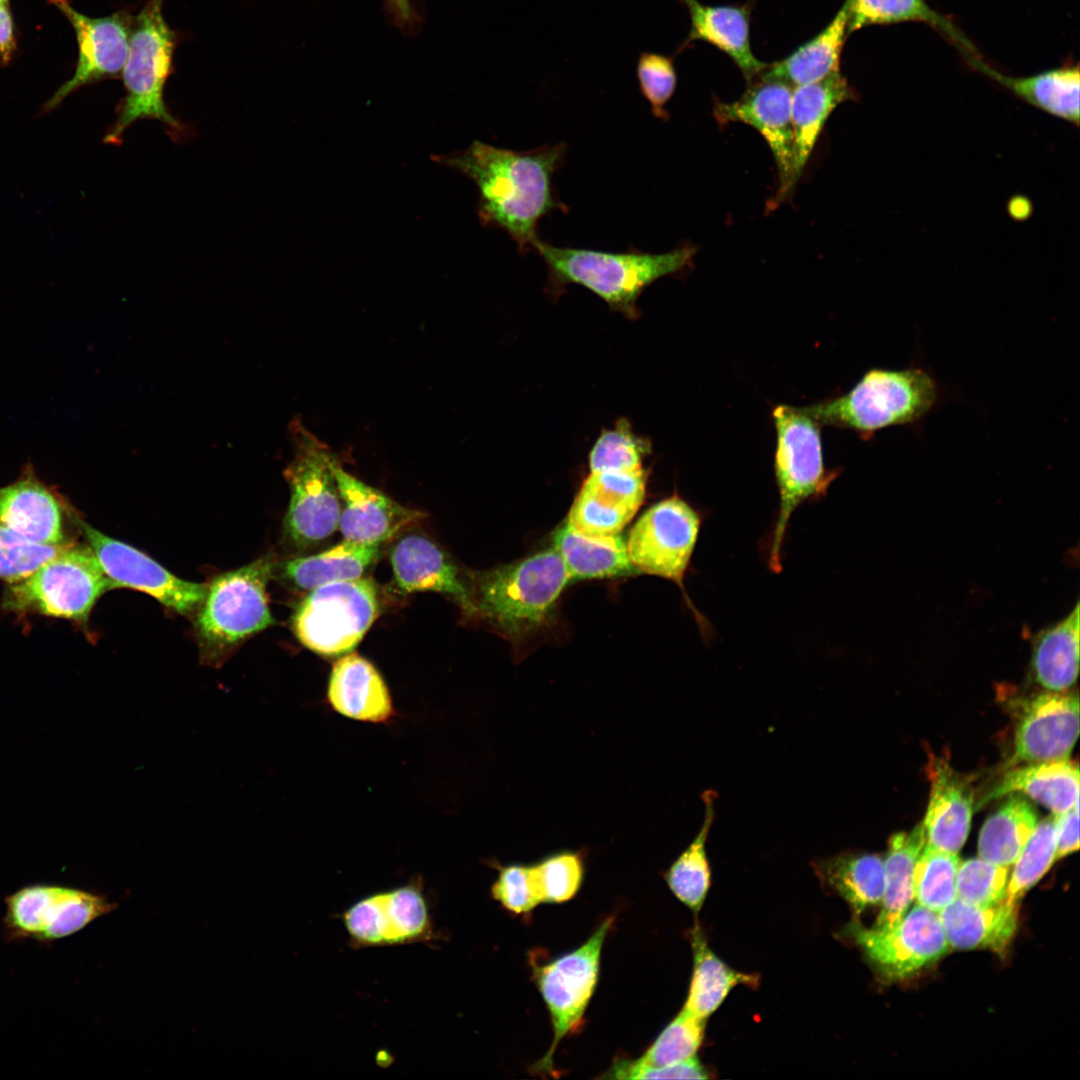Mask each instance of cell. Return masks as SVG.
<instances>
[{"label":"cell","instance_id":"cell-1","mask_svg":"<svg viewBox=\"0 0 1080 1080\" xmlns=\"http://www.w3.org/2000/svg\"><path fill=\"white\" fill-rule=\"evenodd\" d=\"M566 151L564 143L520 152L474 141L464 151L438 160L474 182L482 224L504 230L525 254L539 238L540 220L554 210H568L553 188V176Z\"/></svg>","mask_w":1080,"mask_h":1080},{"label":"cell","instance_id":"cell-2","mask_svg":"<svg viewBox=\"0 0 1080 1080\" xmlns=\"http://www.w3.org/2000/svg\"><path fill=\"white\" fill-rule=\"evenodd\" d=\"M533 249L546 264L551 289L577 284L603 299L612 309L633 317L642 291L656 280L682 271L696 250L683 246L664 253L629 248L606 252L557 247L538 238Z\"/></svg>","mask_w":1080,"mask_h":1080},{"label":"cell","instance_id":"cell-3","mask_svg":"<svg viewBox=\"0 0 1080 1080\" xmlns=\"http://www.w3.org/2000/svg\"><path fill=\"white\" fill-rule=\"evenodd\" d=\"M469 578L472 615L481 616L514 639L543 625L570 581L555 549L473 572Z\"/></svg>","mask_w":1080,"mask_h":1080},{"label":"cell","instance_id":"cell-4","mask_svg":"<svg viewBox=\"0 0 1080 1080\" xmlns=\"http://www.w3.org/2000/svg\"><path fill=\"white\" fill-rule=\"evenodd\" d=\"M939 399L936 380L920 367L874 368L846 394L802 410L820 425L853 429L863 435L914 424Z\"/></svg>","mask_w":1080,"mask_h":1080},{"label":"cell","instance_id":"cell-5","mask_svg":"<svg viewBox=\"0 0 1080 1080\" xmlns=\"http://www.w3.org/2000/svg\"><path fill=\"white\" fill-rule=\"evenodd\" d=\"M165 0H147L132 17L127 58L121 73L125 96L118 116L104 137L106 144L121 142L124 132L142 119H154L179 136L183 126L168 109L164 89L173 71L177 35L163 16Z\"/></svg>","mask_w":1080,"mask_h":1080},{"label":"cell","instance_id":"cell-6","mask_svg":"<svg viewBox=\"0 0 1080 1080\" xmlns=\"http://www.w3.org/2000/svg\"><path fill=\"white\" fill-rule=\"evenodd\" d=\"M772 416L777 432L774 467L779 508L768 551V566L774 573H780L782 547L792 514L805 501L825 496L838 473L825 469L820 424L802 408L779 405Z\"/></svg>","mask_w":1080,"mask_h":1080},{"label":"cell","instance_id":"cell-7","mask_svg":"<svg viewBox=\"0 0 1080 1080\" xmlns=\"http://www.w3.org/2000/svg\"><path fill=\"white\" fill-rule=\"evenodd\" d=\"M114 583L91 547L72 542L27 578L8 584L2 606L18 614H41L86 625L97 600Z\"/></svg>","mask_w":1080,"mask_h":1080},{"label":"cell","instance_id":"cell-8","mask_svg":"<svg viewBox=\"0 0 1080 1080\" xmlns=\"http://www.w3.org/2000/svg\"><path fill=\"white\" fill-rule=\"evenodd\" d=\"M293 458L284 471L291 498L284 519L287 537L299 547L317 544L338 529L341 499L335 477L338 464L326 444L302 421L289 426Z\"/></svg>","mask_w":1080,"mask_h":1080},{"label":"cell","instance_id":"cell-9","mask_svg":"<svg viewBox=\"0 0 1080 1080\" xmlns=\"http://www.w3.org/2000/svg\"><path fill=\"white\" fill-rule=\"evenodd\" d=\"M271 558L216 576L207 586L195 628L205 658L216 663L247 637L274 623L266 593L272 576Z\"/></svg>","mask_w":1080,"mask_h":1080},{"label":"cell","instance_id":"cell-10","mask_svg":"<svg viewBox=\"0 0 1080 1080\" xmlns=\"http://www.w3.org/2000/svg\"><path fill=\"white\" fill-rule=\"evenodd\" d=\"M378 613L377 588L371 578L338 581L311 590L297 606L292 627L311 651L340 656L357 646Z\"/></svg>","mask_w":1080,"mask_h":1080},{"label":"cell","instance_id":"cell-11","mask_svg":"<svg viewBox=\"0 0 1080 1080\" xmlns=\"http://www.w3.org/2000/svg\"><path fill=\"white\" fill-rule=\"evenodd\" d=\"M701 527L699 513L677 495L647 509L634 524L626 541L631 564L639 573L673 581L682 590L699 628L709 624L694 607L684 589V577L696 547Z\"/></svg>","mask_w":1080,"mask_h":1080},{"label":"cell","instance_id":"cell-12","mask_svg":"<svg viewBox=\"0 0 1080 1080\" xmlns=\"http://www.w3.org/2000/svg\"><path fill=\"white\" fill-rule=\"evenodd\" d=\"M4 904L2 935L9 942L52 943L117 908L103 895L57 884L24 886L7 895Z\"/></svg>","mask_w":1080,"mask_h":1080},{"label":"cell","instance_id":"cell-13","mask_svg":"<svg viewBox=\"0 0 1080 1080\" xmlns=\"http://www.w3.org/2000/svg\"><path fill=\"white\" fill-rule=\"evenodd\" d=\"M613 920V917L605 919L576 950L543 965H534L533 977L550 1013L553 1027L552 1044L535 1065L537 1072H551L552 1058L558 1044L582 1025L597 984L603 943Z\"/></svg>","mask_w":1080,"mask_h":1080},{"label":"cell","instance_id":"cell-14","mask_svg":"<svg viewBox=\"0 0 1080 1080\" xmlns=\"http://www.w3.org/2000/svg\"><path fill=\"white\" fill-rule=\"evenodd\" d=\"M340 919L355 948L432 943L439 936L418 881L366 895L348 906Z\"/></svg>","mask_w":1080,"mask_h":1080},{"label":"cell","instance_id":"cell-15","mask_svg":"<svg viewBox=\"0 0 1080 1080\" xmlns=\"http://www.w3.org/2000/svg\"><path fill=\"white\" fill-rule=\"evenodd\" d=\"M850 935L888 979L909 977L938 960L948 950L939 916L916 905L888 927L850 926Z\"/></svg>","mask_w":1080,"mask_h":1080},{"label":"cell","instance_id":"cell-16","mask_svg":"<svg viewBox=\"0 0 1080 1080\" xmlns=\"http://www.w3.org/2000/svg\"><path fill=\"white\" fill-rule=\"evenodd\" d=\"M75 520L115 588L128 587L147 593L183 615L194 611L204 600L206 585L182 580L140 550L104 535L77 516Z\"/></svg>","mask_w":1080,"mask_h":1080},{"label":"cell","instance_id":"cell-17","mask_svg":"<svg viewBox=\"0 0 1080 1080\" xmlns=\"http://www.w3.org/2000/svg\"><path fill=\"white\" fill-rule=\"evenodd\" d=\"M57 7L74 28L78 60L73 77L64 83L45 104V110L58 106L81 86L121 75L129 47L132 15L119 10L101 18L88 17L73 8L70 0H48Z\"/></svg>","mask_w":1080,"mask_h":1080},{"label":"cell","instance_id":"cell-18","mask_svg":"<svg viewBox=\"0 0 1080 1080\" xmlns=\"http://www.w3.org/2000/svg\"><path fill=\"white\" fill-rule=\"evenodd\" d=\"M743 95L729 103L717 102L714 116L720 123L742 122L755 128L765 139L778 170L779 195L790 191L793 159V128L789 85L754 79Z\"/></svg>","mask_w":1080,"mask_h":1080},{"label":"cell","instance_id":"cell-19","mask_svg":"<svg viewBox=\"0 0 1080 1080\" xmlns=\"http://www.w3.org/2000/svg\"><path fill=\"white\" fill-rule=\"evenodd\" d=\"M647 472H590L571 506L566 523L578 533L592 537L620 534L641 506Z\"/></svg>","mask_w":1080,"mask_h":1080},{"label":"cell","instance_id":"cell-20","mask_svg":"<svg viewBox=\"0 0 1080 1080\" xmlns=\"http://www.w3.org/2000/svg\"><path fill=\"white\" fill-rule=\"evenodd\" d=\"M1079 734V699L1072 692H1043L1029 699L1020 716L1012 763L1069 759Z\"/></svg>","mask_w":1080,"mask_h":1080},{"label":"cell","instance_id":"cell-21","mask_svg":"<svg viewBox=\"0 0 1080 1080\" xmlns=\"http://www.w3.org/2000/svg\"><path fill=\"white\" fill-rule=\"evenodd\" d=\"M72 510L58 491L45 484L32 464L0 487V524L37 543L66 544L64 515Z\"/></svg>","mask_w":1080,"mask_h":1080},{"label":"cell","instance_id":"cell-22","mask_svg":"<svg viewBox=\"0 0 1080 1080\" xmlns=\"http://www.w3.org/2000/svg\"><path fill=\"white\" fill-rule=\"evenodd\" d=\"M335 477L341 499L338 529L345 540L380 545L424 517L350 475L339 464Z\"/></svg>","mask_w":1080,"mask_h":1080},{"label":"cell","instance_id":"cell-23","mask_svg":"<svg viewBox=\"0 0 1080 1080\" xmlns=\"http://www.w3.org/2000/svg\"><path fill=\"white\" fill-rule=\"evenodd\" d=\"M394 582L402 593L433 591L443 593L472 615L467 584L458 568L431 540L420 535L400 539L391 551Z\"/></svg>","mask_w":1080,"mask_h":1080},{"label":"cell","instance_id":"cell-24","mask_svg":"<svg viewBox=\"0 0 1080 1080\" xmlns=\"http://www.w3.org/2000/svg\"><path fill=\"white\" fill-rule=\"evenodd\" d=\"M928 770L931 790L922 823L925 844L957 854L969 833L973 793L944 760H932Z\"/></svg>","mask_w":1080,"mask_h":1080},{"label":"cell","instance_id":"cell-25","mask_svg":"<svg viewBox=\"0 0 1080 1080\" xmlns=\"http://www.w3.org/2000/svg\"><path fill=\"white\" fill-rule=\"evenodd\" d=\"M690 16L689 35L677 53L694 41L712 44L726 53L748 82L756 79L767 67L752 53L749 36L750 8L747 6H713L698 0H678Z\"/></svg>","mask_w":1080,"mask_h":1080},{"label":"cell","instance_id":"cell-26","mask_svg":"<svg viewBox=\"0 0 1080 1080\" xmlns=\"http://www.w3.org/2000/svg\"><path fill=\"white\" fill-rule=\"evenodd\" d=\"M855 91L841 71L817 82L793 88L791 122L793 159L790 190L795 186L831 113L841 103L854 99Z\"/></svg>","mask_w":1080,"mask_h":1080},{"label":"cell","instance_id":"cell-27","mask_svg":"<svg viewBox=\"0 0 1080 1080\" xmlns=\"http://www.w3.org/2000/svg\"><path fill=\"white\" fill-rule=\"evenodd\" d=\"M328 700L338 713L360 721L384 722L392 713L387 686L376 668L356 653L333 665Z\"/></svg>","mask_w":1080,"mask_h":1080},{"label":"cell","instance_id":"cell-28","mask_svg":"<svg viewBox=\"0 0 1080 1080\" xmlns=\"http://www.w3.org/2000/svg\"><path fill=\"white\" fill-rule=\"evenodd\" d=\"M1016 903L1006 900L979 906L956 899L938 912L948 946L958 950L990 949L1003 953L1017 928Z\"/></svg>","mask_w":1080,"mask_h":1080},{"label":"cell","instance_id":"cell-29","mask_svg":"<svg viewBox=\"0 0 1080 1080\" xmlns=\"http://www.w3.org/2000/svg\"><path fill=\"white\" fill-rule=\"evenodd\" d=\"M847 36L848 11L844 2L820 33L787 57L768 64L757 78L782 82L795 88L841 71V53Z\"/></svg>","mask_w":1080,"mask_h":1080},{"label":"cell","instance_id":"cell-30","mask_svg":"<svg viewBox=\"0 0 1080 1080\" xmlns=\"http://www.w3.org/2000/svg\"><path fill=\"white\" fill-rule=\"evenodd\" d=\"M971 65L1032 106L1076 126L1080 119L1079 66L1068 65L1025 77L1007 76L981 57L968 59Z\"/></svg>","mask_w":1080,"mask_h":1080},{"label":"cell","instance_id":"cell-31","mask_svg":"<svg viewBox=\"0 0 1080 1080\" xmlns=\"http://www.w3.org/2000/svg\"><path fill=\"white\" fill-rule=\"evenodd\" d=\"M1022 793L1060 815L1079 803V769L1066 760L1023 764L1008 771L988 800Z\"/></svg>","mask_w":1080,"mask_h":1080},{"label":"cell","instance_id":"cell-32","mask_svg":"<svg viewBox=\"0 0 1080 1080\" xmlns=\"http://www.w3.org/2000/svg\"><path fill=\"white\" fill-rule=\"evenodd\" d=\"M554 549L562 558L570 580L602 579L638 574L620 535L592 537L576 532L565 522L553 535Z\"/></svg>","mask_w":1080,"mask_h":1080},{"label":"cell","instance_id":"cell-33","mask_svg":"<svg viewBox=\"0 0 1080 1080\" xmlns=\"http://www.w3.org/2000/svg\"><path fill=\"white\" fill-rule=\"evenodd\" d=\"M1079 602L1059 622L1035 635L1032 671L1036 681L1048 691L1063 692L1075 682L1079 671Z\"/></svg>","mask_w":1080,"mask_h":1080},{"label":"cell","instance_id":"cell-34","mask_svg":"<svg viewBox=\"0 0 1080 1080\" xmlns=\"http://www.w3.org/2000/svg\"><path fill=\"white\" fill-rule=\"evenodd\" d=\"M380 545L345 540L316 555L297 557L283 564V576L296 587L313 590L319 586L361 578L379 558Z\"/></svg>","mask_w":1080,"mask_h":1080},{"label":"cell","instance_id":"cell-35","mask_svg":"<svg viewBox=\"0 0 1080 1080\" xmlns=\"http://www.w3.org/2000/svg\"><path fill=\"white\" fill-rule=\"evenodd\" d=\"M815 870L856 915L882 900L884 861L875 854H840L818 861Z\"/></svg>","mask_w":1080,"mask_h":1080},{"label":"cell","instance_id":"cell-36","mask_svg":"<svg viewBox=\"0 0 1080 1080\" xmlns=\"http://www.w3.org/2000/svg\"><path fill=\"white\" fill-rule=\"evenodd\" d=\"M693 973L683 1010L706 1019L725 1000L729 992L739 984L750 986L758 983V977L730 968L708 947L699 929L692 933Z\"/></svg>","mask_w":1080,"mask_h":1080},{"label":"cell","instance_id":"cell-37","mask_svg":"<svg viewBox=\"0 0 1080 1080\" xmlns=\"http://www.w3.org/2000/svg\"><path fill=\"white\" fill-rule=\"evenodd\" d=\"M1037 812L1021 794L1012 793L1007 801L983 824L979 857L997 865L1015 863L1037 822Z\"/></svg>","mask_w":1080,"mask_h":1080},{"label":"cell","instance_id":"cell-38","mask_svg":"<svg viewBox=\"0 0 1080 1080\" xmlns=\"http://www.w3.org/2000/svg\"><path fill=\"white\" fill-rule=\"evenodd\" d=\"M924 845L922 824L910 832H900L890 838L884 861L882 907L874 927L891 926L906 913L914 899V868Z\"/></svg>","mask_w":1080,"mask_h":1080},{"label":"cell","instance_id":"cell-39","mask_svg":"<svg viewBox=\"0 0 1080 1080\" xmlns=\"http://www.w3.org/2000/svg\"><path fill=\"white\" fill-rule=\"evenodd\" d=\"M848 34L870 25H890L908 21L924 22L957 43L967 57L977 52L969 39L926 0H846Z\"/></svg>","mask_w":1080,"mask_h":1080},{"label":"cell","instance_id":"cell-40","mask_svg":"<svg viewBox=\"0 0 1080 1080\" xmlns=\"http://www.w3.org/2000/svg\"><path fill=\"white\" fill-rule=\"evenodd\" d=\"M704 821L697 836L665 873L672 893L694 912H699L711 884L706 842L714 819V793L703 794Z\"/></svg>","mask_w":1080,"mask_h":1080},{"label":"cell","instance_id":"cell-41","mask_svg":"<svg viewBox=\"0 0 1080 1080\" xmlns=\"http://www.w3.org/2000/svg\"><path fill=\"white\" fill-rule=\"evenodd\" d=\"M960 860L957 854L924 845L913 875L917 904L940 912L957 899L956 879Z\"/></svg>","mask_w":1080,"mask_h":1080},{"label":"cell","instance_id":"cell-42","mask_svg":"<svg viewBox=\"0 0 1080 1080\" xmlns=\"http://www.w3.org/2000/svg\"><path fill=\"white\" fill-rule=\"evenodd\" d=\"M1056 816L1051 815L1037 823L1015 861L1009 875L1006 901L1016 903L1043 875L1056 860Z\"/></svg>","mask_w":1080,"mask_h":1080},{"label":"cell","instance_id":"cell-43","mask_svg":"<svg viewBox=\"0 0 1080 1080\" xmlns=\"http://www.w3.org/2000/svg\"><path fill=\"white\" fill-rule=\"evenodd\" d=\"M705 1020L682 1009L646 1052L634 1061L644 1066L663 1067L695 1057L703 1042Z\"/></svg>","mask_w":1080,"mask_h":1080},{"label":"cell","instance_id":"cell-44","mask_svg":"<svg viewBox=\"0 0 1080 1080\" xmlns=\"http://www.w3.org/2000/svg\"><path fill=\"white\" fill-rule=\"evenodd\" d=\"M529 875L540 903L565 902L581 887L584 876L582 855L571 851L550 855L529 866Z\"/></svg>","mask_w":1080,"mask_h":1080},{"label":"cell","instance_id":"cell-45","mask_svg":"<svg viewBox=\"0 0 1080 1080\" xmlns=\"http://www.w3.org/2000/svg\"><path fill=\"white\" fill-rule=\"evenodd\" d=\"M648 450V443L622 419L613 429L603 431L594 443L589 454L590 472L641 469Z\"/></svg>","mask_w":1080,"mask_h":1080},{"label":"cell","instance_id":"cell-46","mask_svg":"<svg viewBox=\"0 0 1080 1080\" xmlns=\"http://www.w3.org/2000/svg\"><path fill=\"white\" fill-rule=\"evenodd\" d=\"M1009 867L972 858L959 863L957 898L979 906L998 904L1006 899Z\"/></svg>","mask_w":1080,"mask_h":1080},{"label":"cell","instance_id":"cell-47","mask_svg":"<svg viewBox=\"0 0 1080 1080\" xmlns=\"http://www.w3.org/2000/svg\"><path fill=\"white\" fill-rule=\"evenodd\" d=\"M71 543H37L0 524V578L8 584L21 581Z\"/></svg>","mask_w":1080,"mask_h":1080},{"label":"cell","instance_id":"cell-48","mask_svg":"<svg viewBox=\"0 0 1080 1080\" xmlns=\"http://www.w3.org/2000/svg\"><path fill=\"white\" fill-rule=\"evenodd\" d=\"M636 75L643 97L650 104L653 115L667 121L666 104L674 95L677 74L672 56L643 51L636 65Z\"/></svg>","mask_w":1080,"mask_h":1080},{"label":"cell","instance_id":"cell-49","mask_svg":"<svg viewBox=\"0 0 1080 1080\" xmlns=\"http://www.w3.org/2000/svg\"><path fill=\"white\" fill-rule=\"evenodd\" d=\"M491 896L515 914L528 913L540 904L531 884L529 866L520 864L500 867Z\"/></svg>","mask_w":1080,"mask_h":1080},{"label":"cell","instance_id":"cell-50","mask_svg":"<svg viewBox=\"0 0 1080 1080\" xmlns=\"http://www.w3.org/2000/svg\"><path fill=\"white\" fill-rule=\"evenodd\" d=\"M610 1079H707L710 1076L696 1058L663 1067H649L634 1060L622 1059L612 1064L603 1076Z\"/></svg>","mask_w":1080,"mask_h":1080},{"label":"cell","instance_id":"cell-51","mask_svg":"<svg viewBox=\"0 0 1080 1080\" xmlns=\"http://www.w3.org/2000/svg\"><path fill=\"white\" fill-rule=\"evenodd\" d=\"M1079 803L1056 816L1057 845L1055 859L1063 858L1079 848Z\"/></svg>","mask_w":1080,"mask_h":1080},{"label":"cell","instance_id":"cell-52","mask_svg":"<svg viewBox=\"0 0 1080 1080\" xmlns=\"http://www.w3.org/2000/svg\"><path fill=\"white\" fill-rule=\"evenodd\" d=\"M16 50L12 16L7 5L0 3V64L10 62Z\"/></svg>","mask_w":1080,"mask_h":1080},{"label":"cell","instance_id":"cell-53","mask_svg":"<svg viewBox=\"0 0 1080 1080\" xmlns=\"http://www.w3.org/2000/svg\"><path fill=\"white\" fill-rule=\"evenodd\" d=\"M384 3L392 23L399 29L408 28L416 21L410 0H384Z\"/></svg>","mask_w":1080,"mask_h":1080},{"label":"cell","instance_id":"cell-54","mask_svg":"<svg viewBox=\"0 0 1080 1080\" xmlns=\"http://www.w3.org/2000/svg\"><path fill=\"white\" fill-rule=\"evenodd\" d=\"M0 3L8 6L9 0H0Z\"/></svg>","mask_w":1080,"mask_h":1080}]
</instances>
